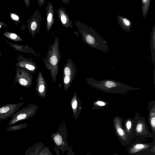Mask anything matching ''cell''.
<instances>
[{"instance_id":"obj_1","label":"cell","mask_w":155,"mask_h":155,"mask_svg":"<svg viewBox=\"0 0 155 155\" xmlns=\"http://www.w3.org/2000/svg\"><path fill=\"white\" fill-rule=\"evenodd\" d=\"M83 41L89 46L107 52L109 51L107 42L91 26L79 21L74 22Z\"/></svg>"},{"instance_id":"obj_2","label":"cell","mask_w":155,"mask_h":155,"mask_svg":"<svg viewBox=\"0 0 155 155\" xmlns=\"http://www.w3.org/2000/svg\"><path fill=\"white\" fill-rule=\"evenodd\" d=\"M92 86L97 89L110 94L122 95L129 94L130 91L139 90L140 87H133L127 84L110 79L96 80L92 79Z\"/></svg>"},{"instance_id":"obj_3","label":"cell","mask_w":155,"mask_h":155,"mask_svg":"<svg viewBox=\"0 0 155 155\" xmlns=\"http://www.w3.org/2000/svg\"><path fill=\"white\" fill-rule=\"evenodd\" d=\"M61 57L59 48V40L58 37H56L54 42L49 46L47 55L44 61L47 65L55 67L58 65Z\"/></svg>"},{"instance_id":"obj_4","label":"cell","mask_w":155,"mask_h":155,"mask_svg":"<svg viewBox=\"0 0 155 155\" xmlns=\"http://www.w3.org/2000/svg\"><path fill=\"white\" fill-rule=\"evenodd\" d=\"M67 134L64 132H58L51 135L55 145L64 153L70 149L67 140Z\"/></svg>"},{"instance_id":"obj_5","label":"cell","mask_w":155,"mask_h":155,"mask_svg":"<svg viewBox=\"0 0 155 155\" xmlns=\"http://www.w3.org/2000/svg\"><path fill=\"white\" fill-rule=\"evenodd\" d=\"M24 104V102L8 104L0 107V120H5L11 117Z\"/></svg>"},{"instance_id":"obj_6","label":"cell","mask_w":155,"mask_h":155,"mask_svg":"<svg viewBox=\"0 0 155 155\" xmlns=\"http://www.w3.org/2000/svg\"><path fill=\"white\" fill-rule=\"evenodd\" d=\"M133 129L136 133L140 135L145 134L149 132L144 118L140 116L138 112L135 114L133 120Z\"/></svg>"},{"instance_id":"obj_7","label":"cell","mask_w":155,"mask_h":155,"mask_svg":"<svg viewBox=\"0 0 155 155\" xmlns=\"http://www.w3.org/2000/svg\"><path fill=\"white\" fill-rule=\"evenodd\" d=\"M32 112L31 108L28 106L14 113L11 117L8 125H12L21 120L28 119L30 117Z\"/></svg>"},{"instance_id":"obj_8","label":"cell","mask_w":155,"mask_h":155,"mask_svg":"<svg viewBox=\"0 0 155 155\" xmlns=\"http://www.w3.org/2000/svg\"><path fill=\"white\" fill-rule=\"evenodd\" d=\"M30 78L28 73L22 68L17 67L14 84L18 83L24 87L28 86L30 84Z\"/></svg>"},{"instance_id":"obj_9","label":"cell","mask_w":155,"mask_h":155,"mask_svg":"<svg viewBox=\"0 0 155 155\" xmlns=\"http://www.w3.org/2000/svg\"><path fill=\"white\" fill-rule=\"evenodd\" d=\"M41 20V14L38 9L35 12L29 23V29L33 37L39 33Z\"/></svg>"},{"instance_id":"obj_10","label":"cell","mask_w":155,"mask_h":155,"mask_svg":"<svg viewBox=\"0 0 155 155\" xmlns=\"http://www.w3.org/2000/svg\"><path fill=\"white\" fill-rule=\"evenodd\" d=\"M58 18L62 25L66 28H73L72 22L65 9L61 7L56 10Z\"/></svg>"},{"instance_id":"obj_11","label":"cell","mask_w":155,"mask_h":155,"mask_svg":"<svg viewBox=\"0 0 155 155\" xmlns=\"http://www.w3.org/2000/svg\"><path fill=\"white\" fill-rule=\"evenodd\" d=\"M114 125L116 133L123 140H127V136L122 127L123 119L118 116H115L113 120Z\"/></svg>"},{"instance_id":"obj_12","label":"cell","mask_w":155,"mask_h":155,"mask_svg":"<svg viewBox=\"0 0 155 155\" xmlns=\"http://www.w3.org/2000/svg\"><path fill=\"white\" fill-rule=\"evenodd\" d=\"M47 14L46 31H50L52 28L54 22V10L53 5L51 2H49L46 7Z\"/></svg>"},{"instance_id":"obj_13","label":"cell","mask_w":155,"mask_h":155,"mask_svg":"<svg viewBox=\"0 0 155 155\" xmlns=\"http://www.w3.org/2000/svg\"><path fill=\"white\" fill-rule=\"evenodd\" d=\"M149 110L148 121L152 130L155 131V101L153 100L148 104Z\"/></svg>"},{"instance_id":"obj_14","label":"cell","mask_w":155,"mask_h":155,"mask_svg":"<svg viewBox=\"0 0 155 155\" xmlns=\"http://www.w3.org/2000/svg\"><path fill=\"white\" fill-rule=\"evenodd\" d=\"M117 19L119 25L124 31L126 32L130 31L132 23L129 19L119 15L117 16Z\"/></svg>"},{"instance_id":"obj_15","label":"cell","mask_w":155,"mask_h":155,"mask_svg":"<svg viewBox=\"0 0 155 155\" xmlns=\"http://www.w3.org/2000/svg\"><path fill=\"white\" fill-rule=\"evenodd\" d=\"M150 48L152 61L155 65V25L153 28L150 34Z\"/></svg>"},{"instance_id":"obj_16","label":"cell","mask_w":155,"mask_h":155,"mask_svg":"<svg viewBox=\"0 0 155 155\" xmlns=\"http://www.w3.org/2000/svg\"><path fill=\"white\" fill-rule=\"evenodd\" d=\"M16 66L18 67L24 68L30 71H34L35 68L33 62L27 60L21 61L16 64Z\"/></svg>"},{"instance_id":"obj_17","label":"cell","mask_w":155,"mask_h":155,"mask_svg":"<svg viewBox=\"0 0 155 155\" xmlns=\"http://www.w3.org/2000/svg\"><path fill=\"white\" fill-rule=\"evenodd\" d=\"M44 146L43 143L40 142L35 143L31 148L28 155H37L41 149Z\"/></svg>"},{"instance_id":"obj_18","label":"cell","mask_w":155,"mask_h":155,"mask_svg":"<svg viewBox=\"0 0 155 155\" xmlns=\"http://www.w3.org/2000/svg\"><path fill=\"white\" fill-rule=\"evenodd\" d=\"M149 146V145L146 144L137 143L134 145L130 148L129 152L130 153H134L147 148Z\"/></svg>"},{"instance_id":"obj_19","label":"cell","mask_w":155,"mask_h":155,"mask_svg":"<svg viewBox=\"0 0 155 155\" xmlns=\"http://www.w3.org/2000/svg\"><path fill=\"white\" fill-rule=\"evenodd\" d=\"M151 1V0H141L142 15L144 18L148 13Z\"/></svg>"},{"instance_id":"obj_20","label":"cell","mask_w":155,"mask_h":155,"mask_svg":"<svg viewBox=\"0 0 155 155\" xmlns=\"http://www.w3.org/2000/svg\"><path fill=\"white\" fill-rule=\"evenodd\" d=\"M108 104V102L98 99L94 102L93 108L95 109H100L104 108Z\"/></svg>"},{"instance_id":"obj_21","label":"cell","mask_w":155,"mask_h":155,"mask_svg":"<svg viewBox=\"0 0 155 155\" xmlns=\"http://www.w3.org/2000/svg\"><path fill=\"white\" fill-rule=\"evenodd\" d=\"M133 119L131 118H127L124 121V127L127 132L130 133L132 130Z\"/></svg>"},{"instance_id":"obj_22","label":"cell","mask_w":155,"mask_h":155,"mask_svg":"<svg viewBox=\"0 0 155 155\" xmlns=\"http://www.w3.org/2000/svg\"><path fill=\"white\" fill-rule=\"evenodd\" d=\"M37 155H53L48 147L44 146L41 149Z\"/></svg>"},{"instance_id":"obj_23","label":"cell","mask_w":155,"mask_h":155,"mask_svg":"<svg viewBox=\"0 0 155 155\" xmlns=\"http://www.w3.org/2000/svg\"><path fill=\"white\" fill-rule=\"evenodd\" d=\"M26 126V124H23L14 126L10 125L9 127L6 130L8 131L20 129L25 127Z\"/></svg>"},{"instance_id":"obj_24","label":"cell","mask_w":155,"mask_h":155,"mask_svg":"<svg viewBox=\"0 0 155 155\" xmlns=\"http://www.w3.org/2000/svg\"><path fill=\"white\" fill-rule=\"evenodd\" d=\"M70 81V78L68 76H65L64 79V83L66 84H68Z\"/></svg>"},{"instance_id":"obj_25","label":"cell","mask_w":155,"mask_h":155,"mask_svg":"<svg viewBox=\"0 0 155 155\" xmlns=\"http://www.w3.org/2000/svg\"><path fill=\"white\" fill-rule=\"evenodd\" d=\"M37 1L39 4V7H41L45 1V0H37Z\"/></svg>"},{"instance_id":"obj_26","label":"cell","mask_w":155,"mask_h":155,"mask_svg":"<svg viewBox=\"0 0 155 155\" xmlns=\"http://www.w3.org/2000/svg\"><path fill=\"white\" fill-rule=\"evenodd\" d=\"M10 37L11 39H15L17 38L16 35L14 33H11L10 35Z\"/></svg>"},{"instance_id":"obj_27","label":"cell","mask_w":155,"mask_h":155,"mask_svg":"<svg viewBox=\"0 0 155 155\" xmlns=\"http://www.w3.org/2000/svg\"><path fill=\"white\" fill-rule=\"evenodd\" d=\"M44 89L45 87L44 85H41L39 87V91L41 93L44 91Z\"/></svg>"},{"instance_id":"obj_28","label":"cell","mask_w":155,"mask_h":155,"mask_svg":"<svg viewBox=\"0 0 155 155\" xmlns=\"http://www.w3.org/2000/svg\"><path fill=\"white\" fill-rule=\"evenodd\" d=\"M12 18L15 20H18L19 18L18 16L14 14H12L11 15Z\"/></svg>"},{"instance_id":"obj_29","label":"cell","mask_w":155,"mask_h":155,"mask_svg":"<svg viewBox=\"0 0 155 155\" xmlns=\"http://www.w3.org/2000/svg\"><path fill=\"white\" fill-rule=\"evenodd\" d=\"M77 102L76 101H75L73 103L72 105V107L73 109H75L77 106Z\"/></svg>"},{"instance_id":"obj_30","label":"cell","mask_w":155,"mask_h":155,"mask_svg":"<svg viewBox=\"0 0 155 155\" xmlns=\"http://www.w3.org/2000/svg\"><path fill=\"white\" fill-rule=\"evenodd\" d=\"M62 2L66 4H68L69 3V0H62Z\"/></svg>"},{"instance_id":"obj_31","label":"cell","mask_w":155,"mask_h":155,"mask_svg":"<svg viewBox=\"0 0 155 155\" xmlns=\"http://www.w3.org/2000/svg\"><path fill=\"white\" fill-rule=\"evenodd\" d=\"M26 5L28 6L29 5L30 3V1H25Z\"/></svg>"},{"instance_id":"obj_32","label":"cell","mask_w":155,"mask_h":155,"mask_svg":"<svg viewBox=\"0 0 155 155\" xmlns=\"http://www.w3.org/2000/svg\"><path fill=\"white\" fill-rule=\"evenodd\" d=\"M1 25H0V28H1Z\"/></svg>"},{"instance_id":"obj_33","label":"cell","mask_w":155,"mask_h":155,"mask_svg":"<svg viewBox=\"0 0 155 155\" xmlns=\"http://www.w3.org/2000/svg\"></svg>"}]
</instances>
